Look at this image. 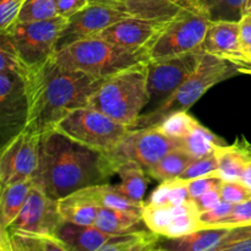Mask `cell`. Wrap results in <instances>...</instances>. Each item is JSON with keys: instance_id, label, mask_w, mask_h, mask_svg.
Wrapping results in <instances>:
<instances>
[{"instance_id": "6da1fadb", "label": "cell", "mask_w": 251, "mask_h": 251, "mask_svg": "<svg viewBox=\"0 0 251 251\" xmlns=\"http://www.w3.org/2000/svg\"><path fill=\"white\" fill-rule=\"evenodd\" d=\"M25 80L28 100L25 129L42 135L74 109L88 105L104 78L61 66L50 58L38 68L27 69Z\"/></svg>"}, {"instance_id": "7a4b0ae2", "label": "cell", "mask_w": 251, "mask_h": 251, "mask_svg": "<svg viewBox=\"0 0 251 251\" xmlns=\"http://www.w3.org/2000/svg\"><path fill=\"white\" fill-rule=\"evenodd\" d=\"M109 176L104 153L88 149L55 129L42 134L33 183L51 199L60 200L83 188L104 183Z\"/></svg>"}, {"instance_id": "3957f363", "label": "cell", "mask_w": 251, "mask_h": 251, "mask_svg": "<svg viewBox=\"0 0 251 251\" xmlns=\"http://www.w3.org/2000/svg\"><path fill=\"white\" fill-rule=\"evenodd\" d=\"M149 104L147 63L131 66L104 78L88 105L134 129Z\"/></svg>"}, {"instance_id": "277c9868", "label": "cell", "mask_w": 251, "mask_h": 251, "mask_svg": "<svg viewBox=\"0 0 251 251\" xmlns=\"http://www.w3.org/2000/svg\"><path fill=\"white\" fill-rule=\"evenodd\" d=\"M51 58L61 66L85 71L98 78H107L125 69L150 61L147 48H124L100 36L70 44Z\"/></svg>"}, {"instance_id": "5b68a950", "label": "cell", "mask_w": 251, "mask_h": 251, "mask_svg": "<svg viewBox=\"0 0 251 251\" xmlns=\"http://www.w3.org/2000/svg\"><path fill=\"white\" fill-rule=\"evenodd\" d=\"M237 74H239V70L234 64L205 51L195 73L184 81L166 102L156 109L140 115L134 129L156 126L172 113L189 110L211 87Z\"/></svg>"}, {"instance_id": "8992f818", "label": "cell", "mask_w": 251, "mask_h": 251, "mask_svg": "<svg viewBox=\"0 0 251 251\" xmlns=\"http://www.w3.org/2000/svg\"><path fill=\"white\" fill-rule=\"evenodd\" d=\"M53 129L95 151L109 152L130 131V127L104 113L86 105L64 117Z\"/></svg>"}, {"instance_id": "52a82bcc", "label": "cell", "mask_w": 251, "mask_h": 251, "mask_svg": "<svg viewBox=\"0 0 251 251\" xmlns=\"http://www.w3.org/2000/svg\"><path fill=\"white\" fill-rule=\"evenodd\" d=\"M68 19L55 16L48 20L15 22L5 33L17 56L27 69L38 68L56 53V46Z\"/></svg>"}, {"instance_id": "ba28073f", "label": "cell", "mask_w": 251, "mask_h": 251, "mask_svg": "<svg viewBox=\"0 0 251 251\" xmlns=\"http://www.w3.org/2000/svg\"><path fill=\"white\" fill-rule=\"evenodd\" d=\"M176 149H183L181 140L167 136L154 126L139 127L130 130L114 149L105 152L104 157L108 171L113 176L117 167L126 161L136 162L147 171Z\"/></svg>"}, {"instance_id": "9c48e42d", "label": "cell", "mask_w": 251, "mask_h": 251, "mask_svg": "<svg viewBox=\"0 0 251 251\" xmlns=\"http://www.w3.org/2000/svg\"><path fill=\"white\" fill-rule=\"evenodd\" d=\"M211 21L202 12L183 14L166 22L147 46L150 60L169 58L200 48Z\"/></svg>"}, {"instance_id": "30bf717a", "label": "cell", "mask_w": 251, "mask_h": 251, "mask_svg": "<svg viewBox=\"0 0 251 251\" xmlns=\"http://www.w3.org/2000/svg\"><path fill=\"white\" fill-rule=\"evenodd\" d=\"M203 55L205 50L200 47L179 55L150 60L147 63L149 104L144 113L151 112L166 102L174 91L195 73Z\"/></svg>"}, {"instance_id": "8fae6325", "label": "cell", "mask_w": 251, "mask_h": 251, "mask_svg": "<svg viewBox=\"0 0 251 251\" xmlns=\"http://www.w3.org/2000/svg\"><path fill=\"white\" fill-rule=\"evenodd\" d=\"M41 134L24 129L2 145L0 153V188L33 179L38 168Z\"/></svg>"}, {"instance_id": "7c38bea8", "label": "cell", "mask_w": 251, "mask_h": 251, "mask_svg": "<svg viewBox=\"0 0 251 251\" xmlns=\"http://www.w3.org/2000/svg\"><path fill=\"white\" fill-rule=\"evenodd\" d=\"M26 76L15 70H0V124L2 145L26 126L28 100Z\"/></svg>"}, {"instance_id": "4fadbf2b", "label": "cell", "mask_w": 251, "mask_h": 251, "mask_svg": "<svg viewBox=\"0 0 251 251\" xmlns=\"http://www.w3.org/2000/svg\"><path fill=\"white\" fill-rule=\"evenodd\" d=\"M129 16L114 5L90 2L85 9L69 17L58 41L56 51L82 39L100 36L105 28Z\"/></svg>"}, {"instance_id": "5bb4252c", "label": "cell", "mask_w": 251, "mask_h": 251, "mask_svg": "<svg viewBox=\"0 0 251 251\" xmlns=\"http://www.w3.org/2000/svg\"><path fill=\"white\" fill-rule=\"evenodd\" d=\"M142 220L147 229L162 238H178L201 229L200 212L194 200L176 206L146 203Z\"/></svg>"}, {"instance_id": "9a60e30c", "label": "cell", "mask_w": 251, "mask_h": 251, "mask_svg": "<svg viewBox=\"0 0 251 251\" xmlns=\"http://www.w3.org/2000/svg\"><path fill=\"white\" fill-rule=\"evenodd\" d=\"M63 222L64 220L59 211V200L51 199L33 184L24 208L6 229L56 235V230Z\"/></svg>"}, {"instance_id": "2e32d148", "label": "cell", "mask_w": 251, "mask_h": 251, "mask_svg": "<svg viewBox=\"0 0 251 251\" xmlns=\"http://www.w3.org/2000/svg\"><path fill=\"white\" fill-rule=\"evenodd\" d=\"M110 5L130 16L168 22L189 12H202L201 0H114Z\"/></svg>"}, {"instance_id": "e0dca14e", "label": "cell", "mask_w": 251, "mask_h": 251, "mask_svg": "<svg viewBox=\"0 0 251 251\" xmlns=\"http://www.w3.org/2000/svg\"><path fill=\"white\" fill-rule=\"evenodd\" d=\"M201 48L206 53L230 61L238 70L247 56L240 39V25L234 21L211 22Z\"/></svg>"}, {"instance_id": "ac0fdd59", "label": "cell", "mask_w": 251, "mask_h": 251, "mask_svg": "<svg viewBox=\"0 0 251 251\" xmlns=\"http://www.w3.org/2000/svg\"><path fill=\"white\" fill-rule=\"evenodd\" d=\"M164 24L129 16L105 28L100 37L124 48H147Z\"/></svg>"}, {"instance_id": "d6986e66", "label": "cell", "mask_w": 251, "mask_h": 251, "mask_svg": "<svg viewBox=\"0 0 251 251\" xmlns=\"http://www.w3.org/2000/svg\"><path fill=\"white\" fill-rule=\"evenodd\" d=\"M112 235L93 225H77L65 221L56 230V237L69 251H100Z\"/></svg>"}, {"instance_id": "ffe728a7", "label": "cell", "mask_w": 251, "mask_h": 251, "mask_svg": "<svg viewBox=\"0 0 251 251\" xmlns=\"http://www.w3.org/2000/svg\"><path fill=\"white\" fill-rule=\"evenodd\" d=\"M227 230V227L201 228L183 237L164 238L163 242L159 239L157 250L218 251Z\"/></svg>"}, {"instance_id": "44dd1931", "label": "cell", "mask_w": 251, "mask_h": 251, "mask_svg": "<svg viewBox=\"0 0 251 251\" xmlns=\"http://www.w3.org/2000/svg\"><path fill=\"white\" fill-rule=\"evenodd\" d=\"M0 249L9 251H69L56 235L19 229L0 230Z\"/></svg>"}, {"instance_id": "7402d4cb", "label": "cell", "mask_w": 251, "mask_h": 251, "mask_svg": "<svg viewBox=\"0 0 251 251\" xmlns=\"http://www.w3.org/2000/svg\"><path fill=\"white\" fill-rule=\"evenodd\" d=\"M98 210L100 206L93 200L88 186L59 200V211L65 222L93 225Z\"/></svg>"}, {"instance_id": "603a6c76", "label": "cell", "mask_w": 251, "mask_h": 251, "mask_svg": "<svg viewBox=\"0 0 251 251\" xmlns=\"http://www.w3.org/2000/svg\"><path fill=\"white\" fill-rule=\"evenodd\" d=\"M248 144L249 142L245 139H239L230 146L221 145L216 149L215 156L217 158L218 173L223 180L242 179L249 159Z\"/></svg>"}, {"instance_id": "cb8c5ba5", "label": "cell", "mask_w": 251, "mask_h": 251, "mask_svg": "<svg viewBox=\"0 0 251 251\" xmlns=\"http://www.w3.org/2000/svg\"><path fill=\"white\" fill-rule=\"evenodd\" d=\"M33 184V179H27L0 188V230L9 228L16 220Z\"/></svg>"}, {"instance_id": "d4e9b609", "label": "cell", "mask_w": 251, "mask_h": 251, "mask_svg": "<svg viewBox=\"0 0 251 251\" xmlns=\"http://www.w3.org/2000/svg\"><path fill=\"white\" fill-rule=\"evenodd\" d=\"M161 235L152 230H129L113 234L100 251H150L157 250Z\"/></svg>"}, {"instance_id": "484cf974", "label": "cell", "mask_w": 251, "mask_h": 251, "mask_svg": "<svg viewBox=\"0 0 251 251\" xmlns=\"http://www.w3.org/2000/svg\"><path fill=\"white\" fill-rule=\"evenodd\" d=\"M115 174L120 176L122 184L118 188L124 195L136 202H145L144 196L149 184V174L141 164L134 161L123 162L117 167Z\"/></svg>"}, {"instance_id": "4316f807", "label": "cell", "mask_w": 251, "mask_h": 251, "mask_svg": "<svg viewBox=\"0 0 251 251\" xmlns=\"http://www.w3.org/2000/svg\"><path fill=\"white\" fill-rule=\"evenodd\" d=\"M141 223H144L142 213L110 207H100L93 226L110 234H118L136 229L137 226Z\"/></svg>"}, {"instance_id": "83f0119b", "label": "cell", "mask_w": 251, "mask_h": 251, "mask_svg": "<svg viewBox=\"0 0 251 251\" xmlns=\"http://www.w3.org/2000/svg\"><path fill=\"white\" fill-rule=\"evenodd\" d=\"M93 200L100 207H110L117 210L130 211V212L142 213L146 203L136 202L127 198L118 188V185H110L107 183H100L97 185L88 186Z\"/></svg>"}, {"instance_id": "f1b7e54d", "label": "cell", "mask_w": 251, "mask_h": 251, "mask_svg": "<svg viewBox=\"0 0 251 251\" xmlns=\"http://www.w3.org/2000/svg\"><path fill=\"white\" fill-rule=\"evenodd\" d=\"M194 157L189 154L184 149H176L167 153L162 159H159L154 166L147 169V174L151 178L156 179L159 183L169 179L179 178L194 161Z\"/></svg>"}, {"instance_id": "f546056e", "label": "cell", "mask_w": 251, "mask_h": 251, "mask_svg": "<svg viewBox=\"0 0 251 251\" xmlns=\"http://www.w3.org/2000/svg\"><path fill=\"white\" fill-rule=\"evenodd\" d=\"M181 144L183 149L194 158H201L213 154L218 146L226 145L223 140L216 136L211 130L202 126L199 122L194 125L190 134L181 140Z\"/></svg>"}, {"instance_id": "4dcf8cb0", "label": "cell", "mask_w": 251, "mask_h": 251, "mask_svg": "<svg viewBox=\"0 0 251 251\" xmlns=\"http://www.w3.org/2000/svg\"><path fill=\"white\" fill-rule=\"evenodd\" d=\"M250 0H201V7L211 22H239L247 14Z\"/></svg>"}, {"instance_id": "1f68e13d", "label": "cell", "mask_w": 251, "mask_h": 251, "mask_svg": "<svg viewBox=\"0 0 251 251\" xmlns=\"http://www.w3.org/2000/svg\"><path fill=\"white\" fill-rule=\"evenodd\" d=\"M190 200L191 198L185 179L174 178L161 181L158 188L152 193L147 203L159 206H176Z\"/></svg>"}, {"instance_id": "d6a6232c", "label": "cell", "mask_w": 251, "mask_h": 251, "mask_svg": "<svg viewBox=\"0 0 251 251\" xmlns=\"http://www.w3.org/2000/svg\"><path fill=\"white\" fill-rule=\"evenodd\" d=\"M198 120L191 117L188 110H179V112L172 113L167 115L159 124H157L156 129L159 130L162 134L167 135L173 139L183 140L188 136L193 130L194 125Z\"/></svg>"}, {"instance_id": "836d02e7", "label": "cell", "mask_w": 251, "mask_h": 251, "mask_svg": "<svg viewBox=\"0 0 251 251\" xmlns=\"http://www.w3.org/2000/svg\"><path fill=\"white\" fill-rule=\"evenodd\" d=\"M58 16L56 0H26L16 22L41 21Z\"/></svg>"}, {"instance_id": "e575fe53", "label": "cell", "mask_w": 251, "mask_h": 251, "mask_svg": "<svg viewBox=\"0 0 251 251\" xmlns=\"http://www.w3.org/2000/svg\"><path fill=\"white\" fill-rule=\"evenodd\" d=\"M227 228L218 251H251V225Z\"/></svg>"}, {"instance_id": "d590c367", "label": "cell", "mask_w": 251, "mask_h": 251, "mask_svg": "<svg viewBox=\"0 0 251 251\" xmlns=\"http://www.w3.org/2000/svg\"><path fill=\"white\" fill-rule=\"evenodd\" d=\"M221 198L232 203L244 202L251 199V188L242 179L237 180H223L221 184Z\"/></svg>"}, {"instance_id": "8d00e7d4", "label": "cell", "mask_w": 251, "mask_h": 251, "mask_svg": "<svg viewBox=\"0 0 251 251\" xmlns=\"http://www.w3.org/2000/svg\"><path fill=\"white\" fill-rule=\"evenodd\" d=\"M215 172H218V163L217 158H216L215 153H213L210 154V156L194 159L179 178L190 180V179L207 176V174L215 173Z\"/></svg>"}, {"instance_id": "74e56055", "label": "cell", "mask_w": 251, "mask_h": 251, "mask_svg": "<svg viewBox=\"0 0 251 251\" xmlns=\"http://www.w3.org/2000/svg\"><path fill=\"white\" fill-rule=\"evenodd\" d=\"M222 181L223 179L221 178L218 172L207 174V176H199V178L195 179H190V180H186L191 200H195L196 198H199V196H201L206 191L211 190V189L220 188Z\"/></svg>"}, {"instance_id": "f35d334b", "label": "cell", "mask_w": 251, "mask_h": 251, "mask_svg": "<svg viewBox=\"0 0 251 251\" xmlns=\"http://www.w3.org/2000/svg\"><path fill=\"white\" fill-rule=\"evenodd\" d=\"M251 225V199L244 202L234 203L232 211L216 227H237Z\"/></svg>"}, {"instance_id": "ab89813d", "label": "cell", "mask_w": 251, "mask_h": 251, "mask_svg": "<svg viewBox=\"0 0 251 251\" xmlns=\"http://www.w3.org/2000/svg\"><path fill=\"white\" fill-rule=\"evenodd\" d=\"M234 203L227 202L225 200H221L216 206H213L210 210L200 213V225L201 228L216 227L225 217H227L232 211Z\"/></svg>"}, {"instance_id": "60d3db41", "label": "cell", "mask_w": 251, "mask_h": 251, "mask_svg": "<svg viewBox=\"0 0 251 251\" xmlns=\"http://www.w3.org/2000/svg\"><path fill=\"white\" fill-rule=\"evenodd\" d=\"M26 0H0V32L6 31L16 22Z\"/></svg>"}, {"instance_id": "b9f144b4", "label": "cell", "mask_w": 251, "mask_h": 251, "mask_svg": "<svg viewBox=\"0 0 251 251\" xmlns=\"http://www.w3.org/2000/svg\"><path fill=\"white\" fill-rule=\"evenodd\" d=\"M220 188L211 189V190L206 191L205 194H202V195L199 196V198H196L195 200H194L199 212L201 213L210 210V208H212L213 206H216L221 200H222V198H221Z\"/></svg>"}, {"instance_id": "7bdbcfd3", "label": "cell", "mask_w": 251, "mask_h": 251, "mask_svg": "<svg viewBox=\"0 0 251 251\" xmlns=\"http://www.w3.org/2000/svg\"><path fill=\"white\" fill-rule=\"evenodd\" d=\"M90 4V0H56L58 15L69 19L80 10L85 9Z\"/></svg>"}, {"instance_id": "ee69618b", "label": "cell", "mask_w": 251, "mask_h": 251, "mask_svg": "<svg viewBox=\"0 0 251 251\" xmlns=\"http://www.w3.org/2000/svg\"><path fill=\"white\" fill-rule=\"evenodd\" d=\"M240 25V39L245 51L251 49V15L245 14L239 21Z\"/></svg>"}, {"instance_id": "f6af8a7d", "label": "cell", "mask_w": 251, "mask_h": 251, "mask_svg": "<svg viewBox=\"0 0 251 251\" xmlns=\"http://www.w3.org/2000/svg\"><path fill=\"white\" fill-rule=\"evenodd\" d=\"M248 151H249V159H248L247 168H245L244 174H243L242 180L245 181L251 188V144H248Z\"/></svg>"}, {"instance_id": "bcb514c9", "label": "cell", "mask_w": 251, "mask_h": 251, "mask_svg": "<svg viewBox=\"0 0 251 251\" xmlns=\"http://www.w3.org/2000/svg\"><path fill=\"white\" fill-rule=\"evenodd\" d=\"M239 73L251 75V49H250V50L247 51V56H245V60L243 61L242 65L239 66Z\"/></svg>"}, {"instance_id": "7dc6e473", "label": "cell", "mask_w": 251, "mask_h": 251, "mask_svg": "<svg viewBox=\"0 0 251 251\" xmlns=\"http://www.w3.org/2000/svg\"><path fill=\"white\" fill-rule=\"evenodd\" d=\"M114 0H90V2H103V4H112Z\"/></svg>"}, {"instance_id": "c3c4849f", "label": "cell", "mask_w": 251, "mask_h": 251, "mask_svg": "<svg viewBox=\"0 0 251 251\" xmlns=\"http://www.w3.org/2000/svg\"><path fill=\"white\" fill-rule=\"evenodd\" d=\"M247 14H249V15H251V0H250V2H249V6H248V10H247Z\"/></svg>"}]
</instances>
